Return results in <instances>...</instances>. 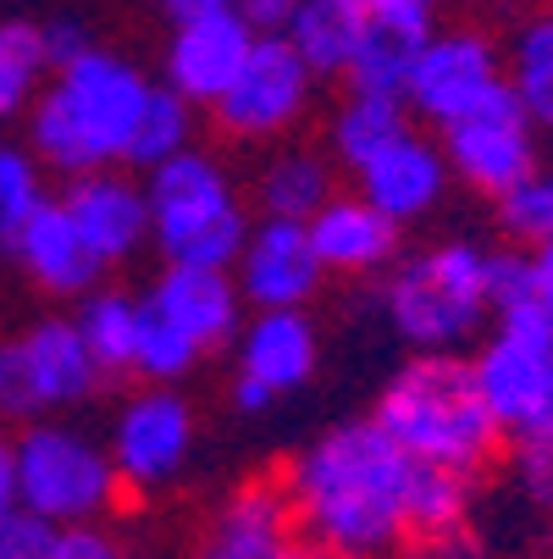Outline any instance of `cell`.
Returning <instances> with one entry per match:
<instances>
[{
    "label": "cell",
    "instance_id": "cell-26",
    "mask_svg": "<svg viewBox=\"0 0 553 559\" xmlns=\"http://www.w3.org/2000/svg\"><path fill=\"white\" fill-rule=\"evenodd\" d=\"M56 72V50L45 23L34 17H0V122H23L28 106Z\"/></svg>",
    "mask_w": 553,
    "mask_h": 559
},
{
    "label": "cell",
    "instance_id": "cell-9",
    "mask_svg": "<svg viewBox=\"0 0 553 559\" xmlns=\"http://www.w3.org/2000/svg\"><path fill=\"white\" fill-rule=\"evenodd\" d=\"M194 443H200V416L183 399L178 382H144L133 388L117 416H111V460L128 493H161L194 465Z\"/></svg>",
    "mask_w": 553,
    "mask_h": 559
},
{
    "label": "cell",
    "instance_id": "cell-12",
    "mask_svg": "<svg viewBox=\"0 0 553 559\" xmlns=\"http://www.w3.org/2000/svg\"><path fill=\"white\" fill-rule=\"evenodd\" d=\"M443 155H448V173L465 189L498 200L526 173H537V122L520 111V100L504 84L488 106H477L470 117L443 128Z\"/></svg>",
    "mask_w": 553,
    "mask_h": 559
},
{
    "label": "cell",
    "instance_id": "cell-28",
    "mask_svg": "<svg viewBox=\"0 0 553 559\" xmlns=\"http://www.w3.org/2000/svg\"><path fill=\"white\" fill-rule=\"evenodd\" d=\"M72 322H77V333H84V344H89V355L100 360L106 377L133 371V344H139V299L133 294L100 283L77 299Z\"/></svg>",
    "mask_w": 553,
    "mask_h": 559
},
{
    "label": "cell",
    "instance_id": "cell-39",
    "mask_svg": "<svg viewBox=\"0 0 553 559\" xmlns=\"http://www.w3.org/2000/svg\"><path fill=\"white\" fill-rule=\"evenodd\" d=\"M45 39H50L56 61H67V56H77V50L89 45V34H84V23H77V17H50L45 23Z\"/></svg>",
    "mask_w": 553,
    "mask_h": 559
},
{
    "label": "cell",
    "instance_id": "cell-23",
    "mask_svg": "<svg viewBox=\"0 0 553 559\" xmlns=\"http://www.w3.org/2000/svg\"><path fill=\"white\" fill-rule=\"evenodd\" d=\"M333 194H338V162L327 150H310V144H282L277 155H266V167L255 178L261 216L310 222Z\"/></svg>",
    "mask_w": 553,
    "mask_h": 559
},
{
    "label": "cell",
    "instance_id": "cell-19",
    "mask_svg": "<svg viewBox=\"0 0 553 559\" xmlns=\"http://www.w3.org/2000/svg\"><path fill=\"white\" fill-rule=\"evenodd\" d=\"M299 543L304 537L288 510L282 476H250L216 504L194 559H293Z\"/></svg>",
    "mask_w": 553,
    "mask_h": 559
},
{
    "label": "cell",
    "instance_id": "cell-3",
    "mask_svg": "<svg viewBox=\"0 0 553 559\" xmlns=\"http://www.w3.org/2000/svg\"><path fill=\"white\" fill-rule=\"evenodd\" d=\"M371 416L410 460L448 465L465 476L493 465V454L504 443V427L488 411L477 371L459 355H416L410 366H399Z\"/></svg>",
    "mask_w": 553,
    "mask_h": 559
},
{
    "label": "cell",
    "instance_id": "cell-11",
    "mask_svg": "<svg viewBox=\"0 0 553 559\" xmlns=\"http://www.w3.org/2000/svg\"><path fill=\"white\" fill-rule=\"evenodd\" d=\"M239 371H232V405L244 416H266L299 393L315 366H322V333H315L310 310H250L239 338H232Z\"/></svg>",
    "mask_w": 553,
    "mask_h": 559
},
{
    "label": "cell",
    "instance_id": "cell-41",
    "mask_svg": "<svg viewBox=\"0 0 553 559\" xmlns=\"http://www.w3.org/2000/svg\"><path fill=\"white\" fill-rule=\"evenodd\" d=\"M293 559H360V554H344V548H327V543H310V537H304V543L293 548Z\"/></svg>",
    "mask_w": 553,
    "mask_h": 559
},
{
    "label": "cell",
    "instance_id": "cell-33",
    "mask_svg": "<svg viewBox=\"0 0 553 559\" xmlns=\"http://www.w3.org/2000/svg\"><path fill=\"white\" fill-rule=\"evenodd\" d=\"M50 559H133V554L117 532H106V521H77V526H56Z\"/></svg>",
    "mask_w": 553,
    "mask_h": 559
},
{
    "label": "cell",
    "instance_id": "cell-4",
    "mask_svg": "<svg viewBox=\"0 0 553 559\" xmlns=\"http://www.w3.org/2000/svg\"><path fill=\"white\" fill-rule=\"evenodd\" d=\"M498 294V255L470 238H443L382 272L387 328L416 355H459L488 328Z\"/></svg>",
    "mask_w": 553,
    "mask_h": 559
},
{
    "label": "cell",
    "instance_id": "cell-37",
    "mask_svg": "<svg viewBox=\"0 0 553 559\" xmlns=\"http://www.w3.org/2000/svg\"><path fill=\"white\" fill-rule=\"evenodd\" d=\"M520 277H526L531 299L553 310V238H548V245H526V255H520Z\"/></svg>",
    "mask_w": 553,
    "mask_h": 559
},
{
    "label": "cell",
    "instance_id": "cell-32",
    "mask_svg": "<svg viewBox=\"0 0 553 559\" xmlns=\"http://www.w3.org/2000/svg\"><path fill=\"white\" fill-rule=\"evenodd\" d=\"M498 227L515 245H548L553 238V173H526L515 189L498 194Z\"/></svg>",
    "mask_w": 553,
    "mask_h": 559
},
{
    "label": "cell",
    "instance_id": "cell-42",
    "mask_svg": "<svg viewBox=\"0 0 553 559\" xmlns=\"http://www.w3.org/2000/svg\"><path fill=\"white\" fill-rule=\"evenodd\" d=\"M167 17H189V12H205V7H221V0H155Z\"/></svg>",
    "mask_w": 553,
    "mask_h": 559
},
{
    "label": "cell",
    "instance_id": "cell-1",
    "mask_svg": "<svg viewBox=\"0 0 553 559\" xmlns=\"http://www.w3.org/2000/svg\"><path fill=\"white\" fill-rule=\"evenodd\" d=\"M410 465L416 460L376 427V416L338 421L322 438H310L282 471V493L299 521V537L360 559L399 548Z\"/></svg>",
    "mask_w": 553,
    "mask_h": 559
},
{
    "label": "cell",
    "instance_id": "cell-35",
    "mask_svg": "<svg viewBox=\"0 0 553 559\" xmlns=\"http://www.w3.org/2000/svg\"><path fill=\"white\" fill-rule=\"evenodd\" d=\"M515 483L537 504H553V443L548 438H520V449H515Z\"/></svg>",
    "mask_w": 553,
    "mask_h": 559
},
{
    "label": "cell",
    "instance_id": "cell-25",
    "mask_svg": "<svg viewBox=\"0 0 553 559\" xmlns=\"http://www.w3.org/2000/svg\"><path fill=\"white\" fill-rule=\"evenodd\" d=\"M410 128V106L399 95H365V90H344L338 111L327 117V155L354 173L360 162H371V155Z\"/></svg>",
    "mask_w": 553,
    "mask_h": 559
},
{
    "label": "cell",
    "instance_id": "cell-13",
    "mask_svg": "<svg viewBox=\"0 0 553 559\" xmlns=\"http://www.w3.org/2000/svg\"><path fill=\"white\" fill-rule=\"evenodd\" d=\"M232 283H239L250 310H304L327 283V266L310 245V222L288 216L250 222V238L232 261Z\"/></svg>",
    "mask_w": 553,
    "mask_h": 559
},
{
    "label": "cell",
    "instance_id": "cell-17",
    "mask_svg": "<svg viewBox=\"0 0 553 559\" xmlns=\"http://www.w3.org/2000/svg\"><path fill=\"white\" fill-rule=\"evenodd\" d=\"M67 216L77 222V233L89 238V250L106 261V272L139 261L149 250V200H144V178H133L128 167H100V173H77L61 189Z\"/></svg>",
    "mask_w": 553,
    "mask_h": 559
},
{
    "label": "cell",
    "instance_id": "cell-31",
    "mask_svg": "<svg viewBox=\"0 0 553 559\" xmlns=\"http://www.w3.org/2000/svg\"><path fill=\"white\" fill-rule=\"evenodd\" d=\"M45 205V162L28 150V139L0 133V250L12 233Z\"/></svg>",
    "mask_w": 553,
    "mask_h": 559
},
{
    "label": "cell",
    "instance_id": "cell-40",
    "mask_svg": "<svg viewBox=\"0 0 553 559\" xmlns=\"http://www.w3.org/2000/svg\"><path fill=\"white\" fill-rule=\"evenodd\" d=\"M17 510V465H12V443L0 438V515Z\"/></svg>",
    "mask_w": 553,
    "mask_h": 559
},
{
    "label": "cell",
    "instance_id": "cell-18",
    "mask_svg": "<svg viewBox=\"0 0 553 559\" xmlns=\"http://www.w3.org/2000/svg\"><path fill=\"white\" fill-rule=\"evenodd\" d=\"M139 299L161 316V322H172L205 360L239 338L244 310H250L239 283H232V272H221V266H172V261L155 272V283Z\"/></svg>",
    "mask_w": 553,
    "mask_h": 559
},
{
    "label": "cell",
    "instance_id": "cell-21",
    "mask_svg": "<svg viewBox=\"0 0 553 559\" xmlns=\"http://www.w3.org/2000/svg\"><path fill=\"white\" fill-rule=\"evenodd\" d=\"M399 222L382 216L360 189L354 194H333L322 211L310 216V245L322 255L327 277H382L399 261Z\"/></svg>",
    "mask_w": 553,
    "mask_h": 559
},
{
    "label": "cell",
    "instance_id": "cell-7",
    "mask_svg": "<svg viewBox=\"0 0 553 559\" xmlns=\"http://www.w3.org/2000/svg\"><path fill=\"white\" fill-rule=\"evenodd\" d=\"M106 382L72 316H39L17 338H0V421H34L89 405Z\"/></svg>",
    "mask_w": 553,
    "mask_h": 559
},
{
    "label": "cell",
    "instance_id": "cell-43",
    "mask_svg": "<svg viewBox=\"0 0 553 559\" xmlns=\"http://www.w3.org/2000/svg\"><path fill=\"white\" fill-rule=\"evenodd\" d=\"M531 438H548V443H553V405H548V416H542V427H537Z\"/></svg>",
    "mask_w": 553,
    "mask_h": 559
},
{
    "label": "cell",
    "instance_id": "cell-22",
    "mask_svg": "<svg viewBox=\"0 0 553 559\" xmlns=\"http://www.w3.org/2000/svg\"><path fill=\"white\" fill-rule=\"evenodd\" d=\"M470 526V476L448 465H410V493H405V543L416 548H459Z\"/></svg>",
    "mask_w": 553,
    "mask_h": 559
},
{
    "label": "cell",
    "instance_id": "cell-34",
    "mask_svg": "<svg viewBox=\"0 0 553 559\" xmlns=\"http://www.w3.org/2000/svg\"><path fill=\"white\" fill-rule=\"evenodd\" d=\"M50 537H56V526L23 504L12 515H0V559H50Z\"/></svg>",
    "mask_w": 553,
    "mask_h": 559
},
{
    "label": "cell",
    "instance_id": "cell-6",
    "mask_svg": "<svg viewBox=\"0 0 553 559\" xmlns=\"http://www.w3.org/2000/svg\"><path fill=\"white\" fill-rule=\"evenodd\" d=\"M12 465H17V504L50 526L106 521L128 493L111 449L84 427L50 416L23 421V432L12 438Z\"/></svg>",
    "mask_w": 553,
    "mask_h": 559
},
{
    "label": "cell",
    "instance_id": "cell-5",
    "mask_svg": "<svg viewBox=\"0 0 553 559\" xmlns=\"http://www.w3.org/2000/svg\"><path fill=\"white\" fill-rule=\"evenodd\" d=\"M149 200V250H161L172 266H221L232 272L244 238H250V205L221 155L189 144L144 173Z\"/></svg>",
    "mask_w": 553,
    "mask_h": 559
},
{
    "label": "cell",
    "instance_id": "cell-10",
    "mask_svg": "<svg viewBox=\"0 0 553 559\" xmlns=\"http://www.w3.org/2000/svg\"><path fill=\"white\" fill-rule=\"evenodd\" d=\"M498 90H504L498 45L477 28H443V34H426L421 50H416L405 106H410V117L448 128V122L470 117L477 106H488Z\"/></svg>",
    "mask_w": 553,
    "mask_h": 559
},
{
    "label": "cell",
    "instance_id": "cell-16",
    "mask_svg": "<svg viewBox=\"0 0 553 559\" xmlns=\"http://www.w3.org/2000/svg\"><path fill=\"white\" fill-rule=\"evenodd\" d=\"M470 371H477V388L504 432L531 438L542 427V416L553 405V338L493 328V338L477 349Z\"/></svg>",
    "mask_w": 553,
    "mask_h": 559
},
{
    "label": "cell",
    "instance_id": "cell-27",
    "mask_svg": "<svg viewBox=\"0 0 553 559\" xmlns=\"http://www.w3.org/2000/svg\"><path fill=\"white\" fill-rule=\"evenodd\" d=\"M504 84L520 100V111L542 133H553V12L526 17L515 28L509 56H504Z\"/></svg>",
    "mask_w": 553,
    "mask_h": 559
},
{
    "label": "cell",
    "instance_id": "cell-15",
    "mask_svg": "<svg viewBox=\"0 0 553 559\" xmlns=\"http://www.w3.org/2000/svg\"><path fill=\"white\" fill-rule=\"evenodd\" d=\"M349 178H354V189H360L382 216H393L399 227L426 222V216L443 205L448 183H454L448 155H443V139L421 133L416 122H410L405 133H393V139L371 155V162H360Z\"/></svg>",
    "mask_w": 553,
    "mask_h": 559
},
{
    "label": "cell",
    "instance_id": "cell-30",
    "mask_svg": "<svg viewBox=\"0 0 553 559\" xmlns=\"http://www.w3.org/2000/svg\"><path fill=\"white\" fill-rule=\"evenodd\" d=\"M194 144V106L167 90V84H155L144 111H139V128H133V144H128V167L133 173H149L155 162H167V155L189 150Z\"/></svg>",
    "mask_w": 553,
    "mask_h": 559
},
{
    "label": "cell",
    "instance_id": "cell-8",
    "mask_svg": "<svg viewBox=\"0 0 553 559\" xmlns=\"http://www.w3.org/2000/svg\"><path fill=\"white\" fill-rule=\"evenodd\" d=\"M315 84L322 78L304 67V56L282 34H255V50L244 56L239 78L216 95L211 122L232 144H277L293 128H304L315 106Z\"/></svg>",
    "mask_w": 553,
    "mask_h": 559
},
{
    "label": "cell",
    "instance_id": "cell-24",
    "mask_svg": "<svg viewBox=\"0 0 553 559\" xmlns=\"http://www.w3.org/2000/svg\"><path fill=\"white\" fill-rule=\"evenodd\" d=\"M365 12H360V0H299L282 39L304 56V67L315 78H344L360 39H365Z\"/></svg>",
    "mask_w": 553,
    "mask_h": 559
},
{
    "label": "cell",
    "instance_id": "cell-29",
    "mask_svg": "<svg viewBox=\"0 0 553 559\" xmlns=\"http://www.w3.org/2000/svg\"><path fill=\"white\" fill-rule=\"evenodd\" d=\"M426 34L405 28V23H365V39H360V50H354V61L344 72V84L365 90V95H399L405 100L410 67H416V50H421Z\"/></svg>",
    "mask_w": 553,
    "mask_h": 559
},
{
    "label": "cell",
    "instance_id": "cell-14",
    "mask_svg": "<svg viewBox=\"0 0 553 559\" xmlns=\"http://www.w3.org/2000/svg\"><path fill=\"white\" fill-rule=\"evenodd\" d=\"M255 50V28L221 0V7L172 17L167 50H161V84L178 90L189 106H216V95L239 78L244 56Z\"/></svg>",
    "mask_w": 553,
    "mask_h": 559
},
{
    "label": "cell",
    "instance_id": "cell-20",
    "mask_svg": "<svg viewBox=\"0 0 553 559\" xmlns=\"http://www.w3.org/2000/svg\"><path fill=\"white\" fill-rule=\"evenodd\" d=\"M7 250L23 266V277L50 299H84L89 288L106 283V261L89 250V238L77 233L61 194H45V205L12 233Z\"/></svg>",
    "mask_w": 553,
    "mask_h": 559
},
{
    "label": "cell",
    "instance_id": "cell-36",
    "mask_svg": "<svg viewBox=\"0 0 553 559\" xmlns=\"http://www.w3.org/2000/svg\"><path fill=\"white\" fill-rule=\"evenodd\" d=\"M360 12L371 23H405V28H432V12H437V0H360Z\"/></svg>",
    "mask_w": 553,
    "mask_h": 559
},
{
    "label": "cell",
    "instance_id": "cell-38",
    "mask_svg": "<svg viewBox=\"0 0 553 559\" xmlns=\"http://www.w3.org/2000/svg\"><path fill=\"white\" fill-rule=\"evenodd\" d=\"M227 7L239 12V17H244V23H250L255 34H282L299 0H227Z\"/></svg>",
    "mask_w": 553,
    "mask_h": 559
},
{
    "label": "cell",
    "instance_id": "cell-2",
    "mask_svg": "<svg viewBox=\"0 0 553 559\" xmlns=\"http://www.w3.org/2000/svg\"><path fill=\"white\" fill-rule=\"evenodd\" d=\"M155 90V78L106 45H84L77 56L56 61L50 84L23 117V139L45 162V173L77 178L100 167H128V144L139 128V111Z\"/></svg>",
    "mask_w": 553,
    "mask_h": 559
}]
</instances>
